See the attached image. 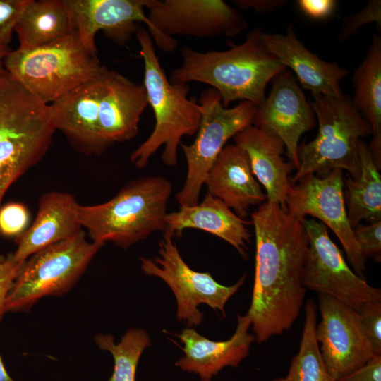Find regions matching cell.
Returning a JSON list of instances; mask_svg holds the SVG:
<instances>
[{"label":"cell","instance_id":"obj_1","mask_svg":"<svg viewBox=\"0 0 381 381\" xmlns=\"http://www.w3.org/2000/svg\"><path fill=\"white\" fill-rule=\"evenodd\" d=\"M255 237V278L247 313L260 344L291 327L306 289L302 283L309 245L301 221L266 200L250 215Z\"/></svg>","mask_w":381,"mask_h":381},{"label":"cell","instance_id":"obj_2","mask_svg":"<svg viewBox=\"0 0 381 381\" xmlns=\"http://www.w3.org/2000/svg\"><path fill=\"white\" fill-rule=\"evenodd\" d=\"M147 105L143 84L107 69L64 96L60 111L73 136L88 144H99L105 150L138 133Z\"/></svg>","mask_w":381,"mask_h":381},{"label":"cell","instance_id":"obj_3","mask_svg":"<svg viewBox=\"0 0 381 381\" xmlns=\"http://www.w3.org/2000/svg\"><path fill=\"white\" fill-rule=\"evenodd\" d=\"M262 34L257 27L243 43L224 51L201 52L183 47L182 64L171 71L169 81L207 84L219 94L225 108L236 100L259 107L268 83L286 68L264 44Z\"/></svg>","mask_w":381,"mask_h":381},{"label":"cell","instance_id":"obj_4","mask_svg":"<svg viewBox=\"0 0 381 381\" xmlns=\"http://www.w3.org/2000/svg\"><path fill=\"white\" fill-rule=\"evenodd\" d=\"M135 36L144 63L143 85L155 123L149 137L131 153L130 162L135 168L144 169L164 145L162 162L166 166L175 167L182 138L197 133L201 118L200 107L188 97V84L172 83L167 78L148 31L139 27Z\"/></svg>","mask_w":381,"mask_h":381},{"label":"cell","instance_id":"obj_5","mask_svg":"<svg viewBox=\"0 0 381 381\" xmlns=\"http://www.w3.org/2000/svg\"><path fill=\"white\" fill-rule=\"evenodd\" d=\"M171 191V183L162 176L133 179L107 202L80 205L82 228L92 241H109L126 249L156 231H165Z\"/></svg>","mask_w":381,"mask_h":381},{"label":"cell","instance_id":"obj_6","mask_svg":"<svg viewBox=\"0 0 381 381\" xmlns=\"http://www.w3.org/2000/svg\"><path fill=\"white\" fill-rule=\"evenodd\" d=\"M55 131L49 105L0 75V207L10 186L47 152Z\"/></svg>","mask_w":381,"mask_h":381},{"label":"cell","instance_id":"obj_7","mask_svg":"<svg viewBox=\"0 0 381 381\" xmlns=\"http://www.w3.org/2000/svg\"><path fill=\"white\" fill-rule=\"evenodd\" d=\"M4 68L11 79L47 105L107 69L87 50L75 30L47 45L11 51Z\"/></svg>","mask_w":381,"mask_h":381},{"label":"cell","instance_id":"obj_8","mask_svg":"<svg viewBox=\"0 0 381 381\" xmlns=\"http://www.w3.org/2000/svg\"><path fill=\"white\" fill-rule=\"evenodd\" d=\"M313 96L310 104L318 119V133L313 140L298 145V167L290 184L309 174L325 176L335 169L346 170L357 179L361 172L358 144L372 133L370 126L348 95Z\"/></svg>","mask_w":381,"mask_h":381},{"label":"cell","instance_id":"obj_9","mask_svg":"<svg viewBox=\"0 0 381 381\" xmlns=\"http://www.w3.org/2000/svg\"><path fill=\"white\" fill-rule=\"evenodd\" d=\"M104 245L87 241L82 229L31 255L8 294L4 312L25 311L44 296L70 291Z\"/></svg>","mask_w":381,"mask_h":381},{"label":"cell","instance_id":"obj_10","mask_svg":"<svg viewBox=\"0 0 381 381\" xmlns=\"http://www.w3.org/2000/svg\"><path fill=\"white\" fill-rule=\"evenodd\" d=\"M198 104L201 118L196 138L190 145H180L187 163L183 186L176 194L180 206L199 202L205 176L214 160L231 138L252 123L257 109L247 101L225 108L219 94L212 87L201 93Z\"/></svg>","mask_w":381,"mask_h":381},{"label":"cell","instance_id":"obj_11","mask_svg":"<svg viewBox=\"0 0 381 381\" xmlns=\"http://www.w3.org/2000/svg\"><path fill=\"white\" fill-rule=\"evenodd\" d=\"M173 238L164 232L158 255L153 258H140L141 270L147 276L162 279L170 287L177 303L176 319L188 327L202 322L204 315L198 308L202 303L219 310L225 318V306L243 284L246 275L231 286L220 284L209 272L191 269L181 256Z\"/></svg>","mask_w":381,"mask_h":381},{"label":"cell","instance_id":"obj_12","mask_svg":"<svg viewBox=\"0 0 381 381\" xmlns=\"http://www.w3.org/2000/svg\"><path fill=\"white\" fill-rule=\"evenodd\" d=\"M146 8L148 32L167 52L177 47L174 35L231 37L248 27L240 12L222 0H150Z\"/></svg>","mask_w":381,"mask_h":381},{"label":"cell","instance_id":"obj_13","mask_svg":"<svg viewBox=\"0 0 381 381\" xmlns=\"http://www.w3.org/2000/svg\"><path fill=\"white\" fill-rule=\"evenodd\" d=\"M301 221L309 239L302 277L306 290L334 297L358 312L367 301L381 300V289L349 267L324 224L314 218Z\"/></svg>","mask_w":381,"mask_h":381},{"label":"cell","instance_id":"obj_14","mask_svg":"<svg viewBox=\"0 0 381 381\" xmlns=\"http://www.w3.org/2000/svg\"><path fill=\"white\" fill-rule=\"evenodd\" d=\"M343 170L335 169L325 176L309 174L291 185L286 210L301 221L310 215L321 221L337 236L353 272L365 279L366 259L350 225L345 205Z\"/></svg>","mask_w":381,"mask_h":381},{"label":"cell","instance_id":"obj_15","mask_svg":"<svg viewBox=\"0 0 381 381\" xmlns=\"http://www.w3.org/2000/svg\"><path fill=\"white\" fill-rule=\"evenodd\" d=\"M318 310L321 320L316 325V339L325 366L337 381L374 355L358 311L326 294H319Z\"/></svg>","mask_w":381,"mask_h":381},{"label":"cell","instance_id":"obj_16","mask_svg":"<svg viewBox=\"0 0 381 381\" xmlns=\"http://www.w3.org/2000/svg\"><path fill=\"white\" fill-rule=\"evenodd\" d=\"M251 124L279 137L289 161L298 169L299 140L314 128L315 114L291 71L284 70L273 78L272 89L257 108Z\"/></svg>","mask_w":381,"mask_h":381},{"label":"cell","instance_id":"obj_17","mask_svg":"<svg viewBox=\"0 0 381 381\" xmlns=\"http://www.w3.org/2000/svg\"><path fill=\"white\" fill-rule=\"evenodd\" d=\"M150 0H66L74 28L87 50L97 56L96 33L103 30L123 44L136 33L138 23L150 22L145 9Z\"/></svg>","mask_w":381,"mask_h":381},{"label":"cell","instance_id":"obj_18","mask_svg":"<svg viewBox=\"0 0 381 381\" xmlns=\"http://www.w3.org/2000/svg\"><path fill=\"white\" fill-rule=\"evenodd\" d=\"M251 320L248 314L238 315L233 336L226 341H215L187 327L178 335L184 345V356L176 365L181 370L199 376L200 381H212L214 376L225 367L238 368L248 355L251 344L255 341L248 332Z\"/></svg>","mask_w":381,"mask_h":381},{"label":"cell","instance_id":"obj_19","mask_svg":"<svg viewBox=\"0 0 381 381\" xmlns=\"http://www.w3.org/2000/svg\"><path fill=\"white\" fill-rule=\"evenodd\" d=\"M207 193L222 200L244 219L251 206L267 200L253 175L246 152L236 144H228L218 155L204 181Z\"/></svg>","mask_w":381,"mask_h":381},{"label":"cell","instance_id":"obj_20","mask_svg":"<svg viewBox=\"0 0 381 381\" xmlns=\"http://www.w3.org/2000/svg\"><path fill=\"white\" fill-rule=\"evenodd\" d=\"M262 39L281 63L294 72L301 86L313 95L338 97L343 94L340 83L349 70L326 62L311 52L298 39L291 23L285 34L262 32Z\"/></svg>","mask_w":381,"mask_h":381},{"label":"cell","instance_id":"obj_21","mask_svg":"<svg viewBox=\"0 0 381 381\" xmlns=\"http://www.w3.org/2000/svg\"><path fill=\"white\" fill-rule=\"evenodd\" d=\"M79 207L75 197L69 193L52 191L43 194L34 222L16 238L14 258L25 262L35 253L81 231Z\"/></svg>","mask_w":381,"mask_h":381},{"label":"cell","instance_id":"obj_22","mask_svg":"<svg viewBox=\"0 0 381 381\" xmlns=\"http://www.w3.org/2000/svg\"><path fill=\"white\" fill-rule=\"evenodd\" d=\"M234 141L246 152L253 175L265 188L267 200L287 211L286 200L291 187L289 174L295 167L283 157V141L252 124L238 133Z\"/></svg>","mask_w":381,"mask_h":381},{"label":"cell","instance_id":"obj_23","mask_svg":"<svg viewBox=\"0 0 381 381\" xmlns=\"http://www.w3.org/2000/svg\"><path fill=\"white\" fill-rule=\"evenodd\" d=\"M250 223L207 193L202 202L193 206H180L177 211L167 213L164 232L180 236L184 229L202 230L223 239L246 259L251 238L247 225Z\"/></svg>","mask_w":381,"mask_h":381},{"label":"cell","instance_id":"obj_24","mask_svg":"<svg viewBox=\"0 0 381 381\" xmlns=\"http://www.w3.org/2000/svg\"><path fill=\"white\" fill-rule=\"evenodd\" d=\"M355 89L351 99L355 108L370 127L373 139L368 150L378 168L381 167V37L373 34L362 62L355 70Z\"/></svg>","mask_w":381,"mask_h":381},{"label":"cell","instance_id":"obj_25","mask_svg":"<svg viewBox=\"0 0 381 381\" xmlns=\"http://www.w3.org/2000/svg\"><path fill=\"white\" fill-rule=\"evenodd\" d=\"M75 30L66 0H28L14 28L19 48L30 49Z\"/></svg>","mask_w":381,"mask_h":381},{"label":"cell","instance_id":"obj_26","mask_svg":"<svg viewBox=\"0 0 381 381\" xmlns=\"http://www.w3.org/2000/svg\"><path fill=\"white\" fill-rule=\"evenodd\" d=\"M361 172L357 179L349 174L343 178L346 190L347 216L352 229L362 220L370 223L381 220V176L368 145L358 144Z\"/></svg>","mask_w":381,"mask_h":381},{"label":"cell","instance_id":"obj_27","mask_svg":"<svg viewBox=\"0 0 381 381\" xmlns=\"http://www.w3.org/2000/svg\"><path fill=\"white\" fill-rule=\"evenodd\" d=\"M317 309L313 299L307 301L299 350L292 358L287 374L272 381H335L325 366L316 339Z\"/></svg>","mask_w":381,"mask_h":381},{"label":"cell","instance_id":"obj_28","mask_svg":"<svg viewBox=\"0 0 381 381\" xmlns=\"http://www.w3.org/2000/svg\"><path fill=\"white\" fill-rule=\"evenodd\" d=\"M95 341L100 349L109 351L114 358L113 373L109 381H135L141 354L151 344L146 331L130 329L117 344L109 334H97Z\"/></svg>","mask_w":381,"mask_h":381},{"label":"cell","instance_id":"obj_29","mask_svg":"<svg viewBox=\"0 0 381 381\" xmlns=\"http://www.w3.org/2000/svg\"><path fill=\"white\" fill-rule=\"evenodd\" d=\"M373 22L375 23L377 29L380 31V0H369L366 6L358 13L344 18L338 39L345 40L354 35L364 25Z\"/></svg>","mask_w":381,"mask_h":381},{"label":"cell","instance_id":"obj_30","mask_svg":"<svg viewBox=\"0 0 381 381\" xmlns=\"http://www.w3.org/2000/svg\"><path fill=\"white\" fill-rule=\"evenodd\" d=\"M358 313L373 355L381 356V300L367 301Z\"/></svg>","mask_w":381,"mask_h":381},{"label":"cell","instance_id":"obj_31","mask_svg":"<svg viewBox=\"0 0 381 381\" xmlns=\"http://www.w3.org/2000/svg\"><path fill=\"white\" fill-rule=\"evenodd\" d=\"M29 222L27 207L20 202H10L0 207V234L18 236L26 230Z\"/></svg>","mask_w":381,"mask_h":381},{"label":"cell","instance_id":"obj_32","mask_svg":"<svg viewBox=\"0 0 381 381\" xmlns=\"http://www.w3.org/2000/svg\"><path fill=\"white\" fill-rule=\"evenodd\" d=\"M360 250L367 260L373 258L377 262L381 259V220L367 225L358 224L353 228Z\"/></svg>","mask_w":381,"mask_h":381},{"label":"cell","instance_id":"obj_33","mask_svg":"<svg viewBox=\"0 0 381 381\" xmlns=\"http://www.w3.org/2000/svg\"><path fill=\"white\" fill-rule=\"evenodd\" d=\"M28 0H0V47L9 49L15 25Z\"/></svg>","mask_w":381,"mask_h":381},{"label":"cell","instance_id":"obj_34","mask_svg":"<svg viewBox=\"0 0 381 381\" xmlns=\"http://www.w3.org/2000/svg\"><path fill=\"white\" fill-rule=\"evenodd\" d=\"M24 263L16 260L13 253H9L0 262V321L5 313L4 305L8 294Z\"/></svg>","mask_w":381,"mask_h":381},{"label":"cell","instance_id":"obj_35","mask_svg":"<svg viewBox=\"0 0 381 381\" xmlns=\"http://www.w3.org/2000/svg\"><path fill=\"white\" fill-rule=\"evenodd\" d=\"M296 4L307 16L321 20L332 15L337 1L334 0H298Z\"/></svg>","mask_w":381,"mask_h":381},{"label":"cell","instance_id":"obj_36","mask_svg":"<svg viewBox=\"0 0 381 381\" xmlns=\"http://www.w3.org/2000/svg\"><path fill=\"white\" fill-rule=\"evenodd\" d=\"M337 381H381V356H374L363 367Z\"/></svg>","mask_w":381,"mask_h":381},{"label":"cell","instance_id":"obj_37","mask_svg":"<svg viewBox=\"0 0 381 381\" xmlns=\"http://www.w3.org/2000/svg\"><path fill=\"white\" fill-rule=\"evenodd\" d=\"M241 9H253L258 13L272 12L282 6L286 1L283 0H234Z\"/></svg>","mask_w":381,"mask_h":381},{"label":"cell","instance_id":"obj_38","mask_svg":"<svg viewBox=\"0 0 381 381\" xmlns=\"http://www.w3.org/2000/svg\"><path fill=\"white\" fill-rule=\"evenodd\" d=\"M0 381H14L6 371L3 361L0 356Z\"/></svg>","mask_w":381,"mask_h":381},{"label":"cell","instance_id":"obj_39","mask_svg":"<svg viewBox=\"0 0 381 381\" xmlns=\"http://www.w3.org/2000/svg\"><path fill=\"white\" fill-rule=\"evenodd\" d=\"M10 52V49H3L0 47V75L6 72L4 68V59Z\"/></svg>","mask_w":381,"mask_h":381},{"label":"cell","instance_id":"obj_40","mask_svg":"<svg viewBox=\"0 0 381 381\" xmlns=\"http://www.w3.org/2000/svg\"><path fill=\"white\" fill-rule=\"evenodd\" d=\"M6 257L0 254V262H3L5 260Z\"/></svg>","mask_w":381,"mask_h":381}]
</instances>
